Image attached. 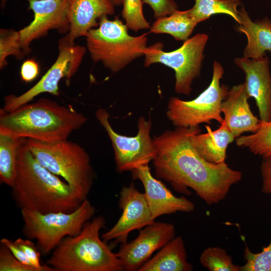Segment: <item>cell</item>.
Segmentation results:
<instances>
[{"mask_svg": "<svg viewBox=\"0 0 271 271\" xmlns=\"http://www.w3.org/2000/svg\"><path fill=\"white\" fill-rule=\"evenodd\" d=\"M199 125L176 127L155 137L156 155L153 160L157 178L169 183L177 192L191 194L190 188L209 205L223 200L230 188L242 179V173L226 162L214 164L202 158L191 138L200 133Z\"/></svg>", "mask_w": 271, "mask_h": 271, "instance_id": "6da1fadb", "label": "cell"}, {"mask_svg": "<svg viewBox=\"0 0 271 271\" xmlns=\"http://www.w3.org/2000/svg\"><path fill=\"white\" fill-rule=\"evenodd\" d=\"M11 188L21 209L41 213L72 212L83 201L64 180L38 162L25 139L18 150L17 174Z\"/></svg>", "mask_w": 271, "mask_h": 271, "instance_id": "7a4b0ae2", "label": "cell"}, {"mask_svg": "<svg viewBox=\"0 0 271 271\" xmlns=\"http://www.w3.org/2000/svg\"><path fill=\"white\" fill-rule=\"evenodd\" d=\"M87 118L71 105L46 98L28 103L11 112L0 110V133L46 143L68 139Z\"/></svg>", "mask_w": 271, "mask_h": 271, "instance_id": "3957f363", "label": "cell"}, {"mask_svg": "<svg viewBox=\"0 0 271 271\" xmlns=\"http://www.w3.org/2000/svg\"><path fill=\"white\" fill-rule=\"evenodd\" d=\"M102 216L86 222L78 235L64 238L52 251L47 264L55 271H121V262L100 238Z\"/></svg>", "mask_w": 271, "mask_h": 271, "instance_id": "277c9868", "label": "cell"}, {"mask_svg": "<svg viewBox=\"0 0 271 271\" xmlns=\"http://www.w3.org/2000/svg\"><path fill=\"white\" fill-rule=\"evenodd\" d=\"M25 143L41 165L62 178L82 201L87 199L94 172L84 148L67 140L46 143L25 139Z\"/></svg>", "mask_w": 271, "mask_h": 271, "instance_id": "5b68a950", "label": "cell"}, {"mask_svg": "<svg viewBox=\"0 0 271 271\" xmlns=\"http://www.w3.org/2000/svg\"><path fill=\"white\" fill-rule=\"evenodd\" d=\"M148 33L130 36L128 28L116 17L110 20L101 18L98 26L90 30L86 36V49L92 60L101 62L112 72L124 68L136 59L144 56Z\"/></svg>", "mask_w": 271, "mask_h": 271, "instance_id": "8992f818", "label": "cell"}, {"mask_svg": "<svg viewBox=\"0 0 271 271\" xmlns=\"http://www.w3.org/2000/svg\"><path fill=\"white\" fill-rule=\"evenodd\" d=\"M23 220L22 231L28 239L37 241L44 255L51 253L66 237L78 235L85 224L95 213V208L87 199L72 212L41 213L21 209Z\"/></svg>", "mask_w": 271, "mask_h": 271, "instance_id": "52a82bcc", "label": "cell"}, {"mask_svg": "<svg viewBox=\"0 0 271 271\" xmlns=\"http://www.w3.org/2000/svg\"><path fill=\"white\" fill-rule=\"evenodd\" d=\"M212 80L207 88L196 98L189 101L177 97L170 98L166 116L175 127H194L200 124H211L214 120L220 124L223 122L221 106L226 98L229 88L220 84L224 71L222 65L215 61Z\"/></svg>", "mask_w": 271, "mask_h": 271, "instance_id": "ba28073f", "label": "cell"}, {"mask_svg": "<svg viewBox=\"0 0 271 271\" xmlns=\"http://www.w3.org/2000/svg\"><path fill=\"white\" fill-rule=\"evenodd\" d=\"M208 40L206 34H197L189 38L178 49L165 52L161 42L147 47L144 53V66L148 67L161 63L173 69L175 72V91L188 95L192 84L200 73L204 58V51Z\"/></svg>", "mask_w": 271, "mask_h": 271, "instance_id": "9c48e42d", "label": "cell"}, {"mask_svg": "<svg viewBox=\"0 0 271 271\" xmlns=\"http://www.w3.org/2000/svg\"><path fill=\"white\" fill-rule=\"evenodd\" d=\"M95 116L111 142L116 169L118 172L131 171L153 161L156 149L151 137V119H147L144 116L140 117L137 134L128 137L120 134L113 129L109 120V114L105 109H98Z\"/></svg>", "mask_w": 271, "mask_h": 271, "instance_id": "30bf717a", "label": "cell"}, {"mask_svg": "<svg viewBox=\"0 0 271 271\" xmlns=\"http://www.w3.org/2000/svg\"><path fill=\"white\" fill-rule=\"evenodd\" d=\"M86 52L85 47L69 43L63 37L58 42V55L51 67L39 81L23 94L17 96L7 95L4 98L3 108L5 112H11L31 102L41 93H48L59 95V82L65 78L67 84L75 74Z\"/></svg>", "mask_w": 271, "mask_h": 271, "instance_id": "8fae6325", "label": "cell"}, {"mask_svg": "<svg viewBox=\"0 0 271 271\" xmlns=\"http://www.w3.org/2000/svg\"><path fill=\"white\" fill-rule=\"evenodd\" d=\"M29 9L34 14L33 21L19 31L22 48L26 55L31 51L32 43L56 30L60 34L70 30V0H28Z\"/></svg>", "mask_w": 271, "mask_h": 271, "instance_id": "7c38bea8", "label": "cell"}, {"mask_svg": "<svg viewBox=\"0 0 271 271\" xmlns=\"http://www.w3.org/2000/svg\"><path fill=\"white\" fill-rule=\"evenodd\" d=\"M175 237V227L169 223L154 221L140 229L134 240L121 244L116 253L123 270H138L156 250Z\"/></svg>", "mask_w": 271, "mask_h": 271, "instance_id": "4fadbf2b", "label": "cell"}, {"mask_svg": "<svg viewBox=\"0 0 271 271\" xmlns=\"http://www.w3.org/2000/svg\"><path fill=\"white\" fill-rule=\"evenodd\" d=\"M118 206L121 215L114 226L102 235L104 241L115 240L124 243L129 233L153 223L152 218L144 193L139 192L133 183L123 187L120 193Z\"/></svg>", "mask_w": 271, "mask_h": 271, "instance_id": "5bb4252c", "label": "cell"}, {"mask_svg": "<svg viewBox=\"0 0 271 271\" xmlns=\"http://www.w3.org/2000/svg\"><path fill=\"white\" fill-rule=\"evenodd\" d=\"M134 179L140 180L145 189V196L152 218L177 212L190 213L194 204L187 198L177 197L161 181L152 175L149 165L140 166L131 171Z\"/></svg>", "mask_w": 271, "mask_h": 271, "instance_id": "9a60e30c", "label": "cell"}, {"mask_svg": "<svg viewBox=\"0 0 271 271\" xmlns=\"http://www.w3.org/2000/svg\"><path fill=\"white\" fill-rule=\"evenodd\" d=\"M234 63L245 75L244 82L249 97H253L258 109L261 122L271 120V75L269 58L265 56L253 59L236 58Z\"/></svg>", "mask_w": 271, "mask_h": 271, "instance_id": "2e32d148", "label": "cell"}, {"mask_svg": "<svg viewBox=\"0 0 271 271\" xmlns=\"http://www.w3.org/2000/svg\"><path fill=\"white\" fill-rule=\"evenodd\" d=\"M70 30L64 37L74 44L77 38L86 36L88 31L97 27L100 19L114 14L111 0H70L69 5Z\"/></svg>", "mask_w": 271, "mask_h": 271, "instance_id": "e0dca14e", "label": "cell"}, {"mask_svg": "<svg viewBox=\"0 0 271 271\" xmlns=\"http://www.w3.org/2000/svg\"><path fill=\"white\" fill-rule=\"evenodd\" d=\"M249 98L243 83L233 86L221 103L223 121L235 138L244 132H255L258 128L260 120L252 113Z\"/></svg>", "mask_w": 271, "mask_h": 271, "instance_id": "ac0fdd59", "label": "cell"}, {"mask_svg": "<svg viewBox=\"0 0 271 271\" xmlns=\"http://www.w3.org/2000/svg\"><path fill=\"white\" fill-rule=\"evenodd\" d=\"M239 18L237 30L247 39L243 57L256 59L265 56L267 51L271 52V19L252 21L243 7L239 10Z\"/></svg>", "mask_w": 271, "mask_h": 271, "instance_id": "d6986e66", "label": "cell"}, {"mask_svg": "<svg viewBox=\"0 0 271 271\" xmlns=\"http://www.w3.org/2000/svg\"><path fill=\"white\" fill-rule=\"evenodd\" d=\"M205 127L206 133L192 136V145L207 161L214 164L225 162L227 147L235 138L224 121L215 130H212L208 125H206Z\"/></svg>", "mask_w": 271, "mask_h": 271, "instance_id": "ffe728a7", "label": "cell"}, {"mask_svg": "<svg viewBox=\"0 0 271 271\" xmlns=\"http://www.w3.org/2000/svg\"><path fill=\"white\" fill-rule=\"evenodd\" d=\"M193 268L192 264L187 261L184 240L178 236L162 247L138 271H191Z\"/></svg>", "mask_w": 271, "mask_h": 271, "instance_id": "44dd1931", "label": "cell"}, {"mask_svg": "<svg viewBox=\"0 0 271 271\" xmlns=\"http://www.w3.org/2000/svg\"><path fill=\"white\" fill-rule=\"evenodd\" d=\"M197 24L188 10H177L170 15L157 19L151 26L150 32L169 34L176 40L185 41Z\"/></svg>", "mask_w": 271, "mask_h": 271, "instance_id": "7402d4cb", "label": "cell"}, {"mask_svg": "<svg viewBox=\"0 0 271 271\" xmlns=\"http://www.w3.org/2000/svg\"><path fill=\"white\" fill-rule=\"evenodd\" d=\"M24 139L0 133V181L11 187L16 179L18 152Z\"/></svg>", "mask_w": 271, "mask_h": 271, "instance_id": "603a6c76", "label": "cell"}, {"mask_svg": "<svg viewBox=\"0 0 271 271\" xmlns=\"http://www.w3.org/2000/svg\"><path fill=\"white\" fill-rule=\"evenodd\" d=\"M239 0H195L194 5L188 10L198 24L216 14L229 15L239 24Z\"/></svg>", "mask_w": 271, "mask_h": 271, "instance_id": "cb8c5ba5", "label": "cell"}, {"mask_svg": "<svg viewBox=\"0 0 271 271\" xmlns=\"http://www.w3.org/2000/svg\"><path fill=\"white\" fill-rule=\"evenodd\" d=\"M235 142L238 147L247 149L262 159L271 160V120L260 121L255 132L239 136Z\"/></svg>", "mask_w": 271, "mask_h": 271, "instance_id": "d4e9b609", "label": "cell"}, {"mask_svg": "<svg viewBox=\"0 0 271 271\" xmlns=\"http://www.w3.org/2000/svg\"><path fill=\"white\" fill-rule=\"evenodd\" d=\"M199 259L202 265L209 271H241V266L234 264L231 256L219 247L206 248Z\"/></svg>", "mask_w": 271, "mask_h": 271, "instance_id": "484cf974", "label": "cell"}, {"mask_svg": "<svg viewBox=\"0 0 271 271\" xmlns=\"http://www.w3.org/2000/svg\"><path fill=\"white\" fill-rule=\"evenodd\" d=\"M21 45L19 31L12 29L0 30V69L3 70L8 64L7 58L14 56L21 60L26 55Z\"/></svg>", "mask_w": 271, "mask_h": 271, "instance_id": "4316f807", "label": "cell"}, {"mask_svg": "<svg viewBox=\"0 0 271 271\" xmlns=\"http://www.w3.org/2000/svg\"><path fill=\"white\" fill-rule=\"evenodd\" d=\"M142 0H122V17L125 24L134 32L151 28L144 17Z\"/></svg>", "mask_w": 271, "mask_h": 271, "instance_id": "83f0119b", "label": "cell"}, {"mask_svg": "<svg viewBox=\"0 0 271 271\" xmlns=\"http://www.w3.org/2000/svg\"><path fill=\"white\" fill-rule=\"evenodd\" d=\"M243 256L246 263L241 266V271H271V242L262 251L256 253L246 246Z\"/></svg>", "mask_w": 271, "mask_h": 271, "instance_id": "f1b7e54d", "label": "cell"}, {"mask_svg": "<svg viewBox=\"0 0 271 271\" xmlns=\"http://www.w3.org/2000/svg\"><path fill=\"white\" fill-rule=\"evenodd\" d=\"M14 242L23 250L32 265L38 271H55L49 265L41 263V252L31 239L19 237Z\"/></svg>", "mask_w": 271, "mask_h": 271, "instance_id": "f546056e", "label": "cell"}, {"mask_svg": "<svg viewBox=\"0 0 271 271\" xmlns=\"http://www.w3.org/2000/svg\"><path fill=\"white\" fill-rule=\"evenodd\" d=\"M0 271H38L18 260L5 245H0Z\"/></svg>", "mask_w": 271, "mask_h": 271, "instance_id": "4dcf8cb0", "label": "cell"}, {"mask_svg": "<svg viewBox=\"0 0 271 271\" xmlns=\"http://www.w3.org/2000/svg\"><path fill=\"white\" fill-rule=\"evenodd\" d=\"M152 9L154 17L157 19L170 15L178 10V6L173 0H142Z\"/></svg>", "mask_w": 271, "mask_h": 271, "instance_id": "1f68e13d", "label": "cell"}, {"mask_svg": "<svg viewBox=\"0 0 271 271\" xmlns=\"http://www.w3.org/2000/svg\"><path fill=\"white\" fill-rule=\"evenodd\" d=\"M39 66L34 59H28L22 64L20 69L21 79L29 83L35 79L39 74Z\"/></svg>", "mask_w": 271, "mask_h": 271, "instance_id": "d6a6232c", "label": "cell"}, {"mask_svg": "<svg viewBox=\"0 0 271 271\" xmlns=\"http://www.w3.org/2000/svg\"><path fill=\"white\" fill-rule=\"evenodd\" d=\"M263 193L271 195V160L262 159L260 166Z\"/></svg>", "mask_w": 271, "mask_h": 271, "instance_id": "836d02e7", "label": "cell"}, {"mask_svg": "<svg viewBox=\"0 0 271 271\" xmlns=\"http://www.w3.org/2000/svg\"><path fill=\"white\" fill-rule=\"evenodd\" d=\"M1 244L7 247L13 255L22 263L33 267L23 250L15 243L14 241H13L7 238H3L1 240Z\"/></svg>", "mask_w": 271, "mask_h": 271, "instance_id": "e575fe53", "label": "cell"}, {"mask_svg": "<svg viewBox=\"0 0 271 271\" xmlns=\"http://www.w3.org/2000/svg\"><path fill=\"white\" fill-rule=\"evenodd\" d=\"M114 6H119L122 4V0H111Z\"/></svg>", "mask_w": 271, "mask_h": 271, "instance_id": "d590c367", "label": "cell"}, {"mask_svg": "<svg viewBox=\"0 0 271 271\" xmlns=\"http://www.w3.org/2000/svg\"><path fill=\"white\" fill-rule=\"evenodd\" d=\"M7 0H1V7L2 8H3L6 4V3Z\"/></svg>", "mask_w": 271, "mask_h": 271, "instance_id": "8d00e7d4", "label": "cell"}]
</instances>
